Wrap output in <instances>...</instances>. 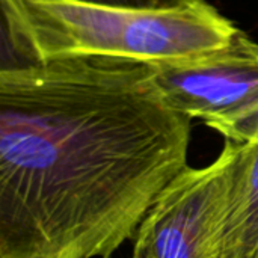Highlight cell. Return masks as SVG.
<instances>
[{"label":"cell","instance_id":"1","mask_svg":"<svg viewBox=\"0 0 258 258\" xmlns=\"http://www.w3.org/2000/svg\"><path fill=\"white\" fill-rule=\"evenodd\" d=\"M190 118L148 62L0 68V258H110L187 165Z\"/></svg>","mask_w":258,"mask_h":258},{"label":"cell","instance_id":"4","mask_svg":"<svg viewBox=\"0 0 258 258\" xmlns=\"http://www.w3.org/2000/svg\"><path fill=\"white\" fill-rule=\"evenodd\" d=\"M243 145L224 142L207 166L183 169L159 195L133 239L132 258H212Z\"/></svg>","mask_w":258,"mask_h":258},{"label":"cell","instance_id":"5","mask_svg":"<svg viewBox=\"0 0 258 258\" xmlns=\"http://www.w3.org/2000/svg\"><path fill=\"white\" fill-rule=\"evenodd\" d=\"M212 258H258V141L243 145Z\"/></svg>","mask_w":258,"mask_h":258},{"label":"cell","instance_id":"2","mask_svg":"<svg viewBox=\"0 0 258 258\" xmlns=\"http://www.w3.org/2000/svg\"><path fill=\"white\" fill-rule=\"evenodd\" d=\"M0 8L9 63L70 56L180 62L227 45L237 32L204 0L165 9L77 0H0Z\"/></svg>","mask_w":258,"mask_h":258},{"label":"cell","instance_id":"6","mask_svg":"<svg viewBox=\"0 0 258 258\" xmlns=\"http://www.w3.org/2000/svg\"><path fill=\"white\" fill-rule=\"evenodd\" d=\"M77 2H89V3H100V5H112V6H127V8L165 9V8H177L181 5H187L192 0H77Z\"/></svg>","mask_w":258,"mask_h":258},{"label":"cell","instance_id":"3","mask_svg":"<svg viewBox=\"0 0 258 258\" xmlns=\"http://www.w3.org/2000/svg\"><path fill=\"white\" fill-rule=\"evenodd\" d=\"M151 67L175 110L227 141H258V44L245 32L237 29L227 45L210 53Z\"/></svg>","mask_w":258,"mask_h":258}]
</instances>
